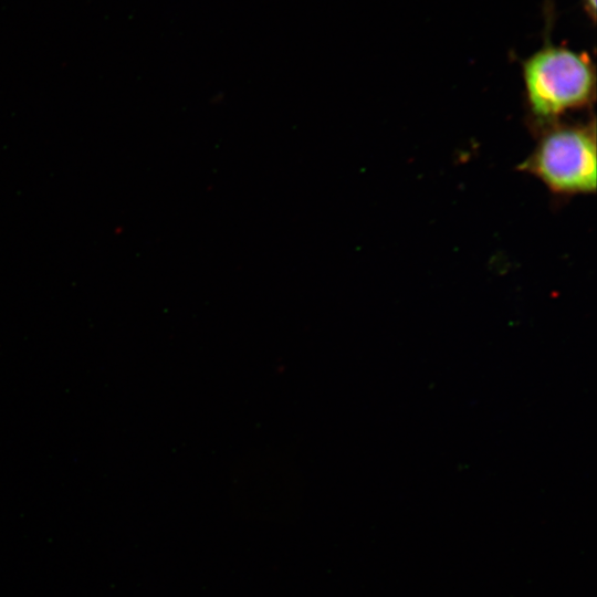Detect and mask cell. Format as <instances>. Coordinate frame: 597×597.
Wrapping results in <instances>:
<instances>
[{
  "mask_svg": "<svg viewBox=\"0 0 597 597\" xmlns=\"http://www.w3.org/2000/svg\"><path fill=\"white\" fill-rule=\"evenodd\" d=\"M521 69L526 106L535 127L588 109L595 102L596 67L585 51L554 44L546 38L521 62Z\"/></svg>",
  "mask_w": 597,
  "mask_h": 597,
  "instance_id": "obj_1",
  "label": "cell"
},
{
  "mask_svg": "<svg viewBox=\"0 0 597 597\" xmlns=\"http://www.w3.org/2000/svg\"><path fill=\"white\" fill-rule=\"evenodd\" d=\"M533 150L519 165L554 195L569 197L596 191V125L555 121L536 127Z\"/></svg>",
  "mask_w": 597,
  "mask_h": 597,
  "instance_id": "obj_2",
  "label": "cell"
},
{
  "mask_svg": "<svg viewBox=\"0 0 597 597\" xmlns=\"http://www.w3.org/2000/svg\"><path fill=\"white\" fill-rule=\"evenodd\" d=\"M582 3L590 22L595 23L597 1L596 0H582Z\"/></svg>",
  "mask_w": 597,
  "mask_h": 597,
  "instance_id": "obj_3",
  "label": "cell"
}]
</instances>
